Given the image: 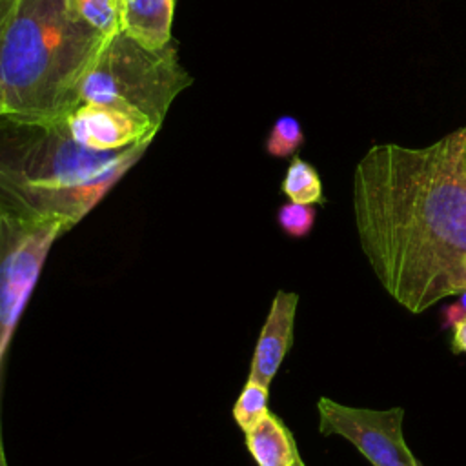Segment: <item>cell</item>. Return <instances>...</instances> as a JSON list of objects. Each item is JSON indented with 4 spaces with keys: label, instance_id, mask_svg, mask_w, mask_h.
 Wrapping results in <instances>:
<instances>
[{
    "label": "cell",
    "instance_id": "6da1fadb",
    "mask_svg": "<svg viewBox=\"0 0 466 466\" xmlns=\"http://www.w3.org/2000/svg\"><path fill=\"white\" fill-rule=\"evenodd\" d=\"M360 249L410 313L466 291V126L422 147L377 144L353 171Z\"/></svg>",
    "mask_w": 466,
    "mask_h": 466
},
{
    "label": "cell",
    "instance_id": "7a4b0ae2",
    "mask_svg": "<svg viewBox=\"0 0 466 466\" xmlns=\"http://www.w3.org/2000/svg\"><path fill=\"white\" fill-rule=\"evenodd\" d=\"M153 140L118 151L80 146L62 120L0 115V215L78 224Z\"/></svg>",
    "mask_w": 466,
    "mask_h": 466
},
{
    "label": "cell",
    "instance_id": "3957f363",
    "mask_svg": "<svg viewBox=\"0 0 466 466\" xmlns=\"http://www.w3.org/2000/svg\"><path fill=\"white\" fill-rule=\"evenodd\" d=\"M106 36L66 0H16L0 47L4 115L62 120L78 104V86Z\"/></svg>",
    "mask_w": 466,
    "mask_h": 466
},
{
    "label": "cell",
    "instance_id": "277c9868",
    "mask_svg": "<svg viewBox=\"0 0 466 466\" xmlns=\"http://www.w3.org/2000/svg\"><path fill=\"white\" fill-rule=\"evenodd\" d=\"M193 84L177 46L147 49L115 33L106 38L80 86V102H98L131 111L160 129L173 100Z\"/></svg>",
    "mask_w": 466,
    "mask_h": 466
},
{
    "label": "cell",
    "instance_id": "5b68a950",
    "mask_svg": "<svg viewBox=\"0 0 466 466\" xmlns=\"http://www.w3.org/2000/svg\"><path fill=\"white\" fill-rule=\"evenodd\" d=\"M64 231L56 222L0 215V386L16 322L53 242Z\"/></svg>",
    "mask_w": 466,
    "mask_h": 466
},
{
    "label": "cell",
    "instance_id": "8992f818",
    "mask_svg": "<svg viewBox=\"0 0 466 466\" xmlns=\"http://www.w3.org/2000/svg\"><path fill=\"white\" fill-rule=\"evenodd\" d=\"M319 431L350 441L373 466H422L402 435V408H353L320 397Z\"/></svg>",
    "mask_w": 466,
    "mask_h": 466
},
{
    "label": "cell",
    "instance_id": "52a82bcc",
    "mask_svg": "<svg viewBox=\"0 0 466 466\" xmlns=\"http://www.w3.org/2000/svg\"><path fill=\"white\" fill-rule=\"evenodd\" d=\"M71 137L95 151H118L144 140H153L158 129L131 111L98 102H80L67 116Z\"/></svg>",
    "mask_w": 466,
    "mask_h": 466
},
{
    "label": "cell",
    "instance_id": "ba28073f",
    "mask_svg": "<svg viewBox=\"0 0 466 466\" xmlns=\"http://www.w3.org/2000/svg\"><path fill=\"white\" fill-rule=\"evenodd\" d=\"M299 295L279 289L253 350L248 379L269 386L293 342V326Z\"/></svg>",
    "mask_w": 466,
    "mask_h": 466
},
{
    "label": "cell",
    "instance_id": "9c48e42d",
    "mask_svg": "<svg viewBox=\"0 0 466 466\" xmlns=\"http://www.w3.org/2000/svg\"><path fill=\"white\" fill-rule=\"evenodd\" d=\"M177 0H122L120 33L147 49L169 46Z\"/></svg>",
    "mask_w": 466,
    "mask_h": 466
},
{
    "label": "cell",
    "instance_id": "30bf717a",
    "mask_svg": "<svg viewBox=\"0 0 466 466\" xmlns=\"http://www.w3.org/2000/svg\"><path fill=\"white\" fill-rule=\"evenodd\" d=\"M244 435L257 466H291L300 457L291 431L271 411Z\"/></svg>",
    "mask_w": 466,
    "mask_h": 466
},
{
    "label": "cell",
    "instance_id": "8fae6325",
    "mask_svg": "<svg viewBox=\"0 0 466 466\" xmlns=\"http://www.w3.org/2000/svg\"><path fill=\"white\" fill-rule=\"evenodd\" d=\"M280 189L291 202L297 204L315 206L326 202L322 193V182L317 169L300 157L291 158L282 178Z\"/></svg>",
    "mask_w": 466,
    "mask_h": 466
},
{
    "label": "cell",
    "instance_id": "7c38bea8",
    "mask_svg": "<svg viewBox=\"0 0 466 466\" xmlns=\"http://www.w3.org/2000/svg\"><path fill=\"white\" fill-rule=\"evenodd\" d=\"M69 9L96 29L102 36L109 38L120 31V7L122 0H66Z\"/></svg>",
    "mask_w": 466,
    "mask_h": 466
},
{
    "label": "cell",
    "instance_id": "4fadbf2b",
    "mask_svg": "<svg viewBox=\"0 0 466 466\" xmlns=\"http://www.w3.org/2000/svg\"><path fill=\"white\" fill-rule=\"evenodd\" d=\"M268 395H269V386H264L253 379L246 380L233 406V419L244 433L249 431L253 426H257L269 411Z\"/></svg>",
    "mask_w": 466,
    "mask_h": 466
},
{
    "label": "cell",
    "instance_id": "5bb4252c",
    "mask_svg": "<svg viewBox=\"0 0 466 466\" xmlns=\"http://www.w3.org/2000/svg\"><path fill=\"white\" fill-rule=\"evenodd\" d=\"M304 144V133L295 116L282 115L279 116L266 138V153L275 158H288L293 157L300 146Z\"/></svg>",
    "mask_w": 466,
    "mask_h": 466
},
{
    "label": "cell",
    "instance_id": "9a60e30c",
    "mask_svg": "<svg viewBox=\"0 0 466 466\" xmlns=\"http://www.w3.org/2000/svg\"><path fill=\"white\" fill-rule=\"evenodd\" d=\"M317 218V209L309 204L286 202L277 211V224L291 238H304L311 233Z\"/></svg>",
    "mask_w": 466,
    "mask_h": 466
},
{
    "label": "cell",
    "instance_id": "2e32d148",
    "mask_svg": "<svg viewBox=\"0 0 466 466\" xmlns=\"http://www.w3.org/2000/svg\"><path fill=\"white\" fill-rule=\"evenodd\" d=\"M466 317V291L459 295V299L448 306L442 308V329L453 328L459 320Z\"/></svg>",
    "mask_w": 466,
    "mask_h": 466
},
{
    "label": "cell",
    "instance_id": "e0dca14e",
    "mask_svg": "<svg viewBox=\"0 0 466 466\" xmlns=\"http://www.w3.org/2000/svg\"><path fill=\"white\" fill-rule=\"evenodd\" d=\"M15 5H16V0H0V47H2V40H4L5 29H7L9 22H11L13 13H15ZM0 115H4L2 104H0Z\"/></svg>",
    "mask_w": 466,
    "mask_h": 466
},
{
    "label": "cell",
    "instance_id": "ac0fdd59",
    "mask_svg": "<svg viewBox=\"0 0 466 466\" xmlns=\"http://www.w3.org/2000/svg\"><path fill=\"white\" fill-rule=\"evenodd\" d=\"M451 351L455 355L466 353V317L459 320L453 326V337H451Z\"/></svg>",
    "mask_w": 466,
    "mask_h": 466
},
{
    "label": "cell",
    "instance_id": "d6986e66",
    "mask_svg": "<svg viewBox=\"0 0 466 466\" xmlns=\"http://www.w3.org/2000/svg\"><path fill=\"white\" fill-rule=\"evenodd\" d=\"M0 466H9L7 457H5V450H4V441H2V426H0Z\"/></svg>",
    "mask_w": 466,
    "mask_h": 466
},
{
    "label": "cell",
    "instance_id": "ffe728a7",
    "mask_svg": "<svg viewBox=\"0 0 466 466\" xmlns=\"http://www.w3.org/2000/svg\"><path fill=\"white\" fill-rule=\"evenodd\" d=\"M291 466H306V464H304V462H302V459L299 457V459H297V461H295Z\"/></svg>",
    "mask_w": 466,
    "mask_h": 466
}]
</instances>
